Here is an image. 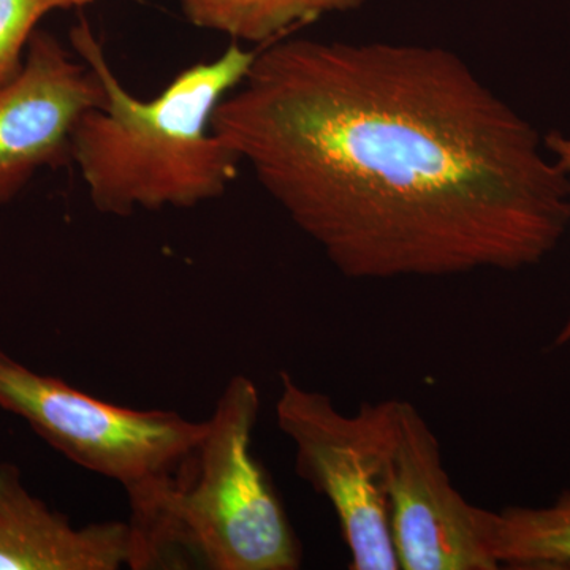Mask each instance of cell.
I'll return each mask as SVG.
<instances>
[{
	"label": "cell",
	"mask_w": 570,
	"mask_h": 570,
	"mask_svg": "<svg viewBox=\"0 0 570 570\" xmlns=\"http://www.w3.org/2000/svg\"><path fill=\"white\" fill-rule=\"evenodd\" d=\"M213 130L348 279L520 272L570 227L543 138L445 48L285 37Z\"/></svg>",
	"instance_id": "1"
},
{
	"label": "cell",
	"mask_w": 570,
	"mask_h": 570,
	"mask_svg": "<svg viewBox=\"0 0 570 570\" xmlns=\"http://www.w3.org/2000/svg\"><path fill=\"white\" fill-rule=\"evenodd\" d=\"M70 41L105 89L104 104L82 116L70 142V160L97 212L190 209L227 193L242 163L214 134V111L245 80L257 47L232 41L213 61L187 67L159 96L141 100L116 77L88 21L71 28Z\"/></svg>",
	"instance_id": "2"
},
{
	"label": "cell",
	"mask_w": 570,
	"mask_h": 570,
	"mask_svg": "<svg viewBox=\"0 0 570 570\" xmlns=\"http://www.w3.org/2000/svg\"><path fill=\"white\" fill-rule=\"evenodd\" d=\"M261 395L225 385L186 474L142 534L146 569L295 570L302 549L253 442Z\"/></svg>",
	"instance_id": "3"
},
{
	"label": "cell",
	"mask_w": 570,
	"mask_h": 570,
	"mask_svg": "<svg viewBox=\"0 0 570 570\" xmlns=\"http://www.w3.org/2000/svg\"><path fill=\"white\" fill-rule=\"evenodd\" d=\"M0 409L17 415L56 452L122 487L130 524L148 531L193 463L205 422L164 409L116 406L63 379L37 373L0 351Z\"/></svg>",
	"instance_id": "4"
},
{
	"label": "cell",
	"mask_w": 570,
	"mask_h": 570,
	"mask_svg": "<svg viewBox=\"0 0 570 570\" xmlns=\"http://www.w3.org/2000/svg\"><path fill=\"white\" fill-rule=\"evenodd\" d=\"M276 425L295 448V471L328 499L352 570H400L390 530L387 478L400 400L344 414L325 393L281 373Z\"/></svg>",
	"instance_id": "5"
},
{
	"label": "cell",
	"mask_w": 570,
	"mask_h": 570,
	"mask_svg": "<svg viewBox=\"0 0 570 570\" xmlns=\"http://www.w3.org/2000/svg\"><path fill=\"white\" fill-rule=\"evenodd\" d=\"M387 497L400 569H499L487 535V509L453 487L436 434L407 401L397 404Z\"/></svg>",
	"instance_id": "6"
},
{
	"label": "cell",
	"mask_w": 570,
	"mask_h": 570,
	"mask_svg": "<svg viewBox=\"0 0 570 570\" xmlns=\"http://www.w3.org/2000/svg\"><path fill=\"white\" fill-rule=\"evenodd\" d=\"M105 100L99 75L75 51L36 31L17 77L0 86V205L43 167L70 160L82 116Z\"/></svg>",
	"instance_id": "7"
},
{
	"label": "cell",
	"mask_w": 570,
	"mask_h": 570,
	"mask_svg": "<svg viewBox=\"0 0 570 570\" xmlns=\"http://www.w3.org/2000/svg\"><path fill=\"white\" fill-rule=\"evenodd\" d=\"M130 521L73 527L33 497L20 468L0 463V570H141Z\"/></svg>",
	"instance_id": "8"
},
{
	"label": "cell",
	"mask_w": 570,
	"mask_h": 570,
	"mask_svg": "<svg viewBox=\"0 0 570 570\" xmlns=\"http://www.w3.org/2000/svg\"><path fill=\"white\" fill-rule=\"evenodd\" d=\"M367 0H181L184 17L195 28L223 33L236 43L261 48L303 26L346 13Z\"/></svg>",
	"instance_id": "9"
},
{
	"label": "cell",
	"mask_w": 570,
	"mask_h": 570,
	"mask_svg": "<svg viewBox=\"0 0 570 570\" xmlns=\"http://www.w3.org/2000/svg\"><path fill=\"white\" fill-rule=\"evenodd\" d=\"M487 535L499 568L570 570V490L546 508L487 510Z\"/></svg>",
	"instance_id": "10"
},
{
	"label": "cell",
	"mask_w": 570,
	"mask_h": 570,
	"mask_svg": "<svg viewBox=\"0 0 570 570\" xmlns=\"http://www.w3.org/2000/svg\"><path fill=\"white\" fill-rule=\"evenodd\" d=\"M94 0H0V86L17 77L41 18Z\"/></svg>",
	"instance_id": "11"
},
{
	"label": "cell",
	"mask_w": 570,
	"mask_h": 570,
	"mask_svg": "<svg viewBox=\"0 0 570 570\" xmlns=\"http://www.w3.org/2000/svg\"><path fill=\"white\" fill-rule=\"evenodd\" d=\"M543 142H546L551 159L557 163L566 179H568L570 190V135L550 132L543 137ZM568 344H570V314L568 321L564 322L557 337H554V346L562 347L568 346Z\"/></svg>",
	"instance_id": "12"
}]
</instances>
